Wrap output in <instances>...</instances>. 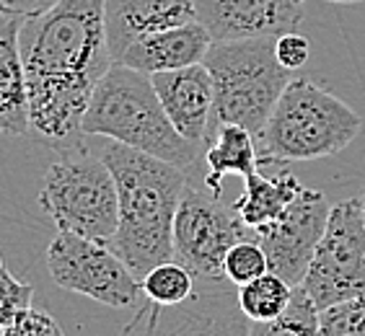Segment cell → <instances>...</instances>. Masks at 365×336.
<instances>
[{"mask_svg":"<svg viewBox=\"0 0 365 336\" xmlns=\"http://www.w3.org/2000/svg\"><path fill=\"white\" fill-rule=\"evenodd\" d=\"M29 93V132L57 153L83 145V117L98 80L114 65L104 0H57L24 16L19 31Z\"/></svg>","mask_w":365,"mask_h":336,"instance_id":"obj_1","label":"cell"},{"mask_svg":"<svg viewBox=\"0 0 365 336\" xmlns=\"http://www.w3.org/2000/svg\"><path fill=\"white\" fill-rule=\"evenodd\" d=\"M98 155L112 168L120 196V223L106 246L143 280L155 264L174 259V217L190 179L182 168L106 137Z\"/></svg>","mask_w":365,"mask_h":336,"instance_id":"obj_2","label":"cell"},{"mask_svg":"<svg viewBox=\"0 0 365 336\" xmlns=\"http://www.w3.org/2000/svg\"><path fill=\"white\" fill-rule=\"evenodd\" d=\"M83 135L135 147L182 168L184 174L195 168L197 158L205 153V147L176 132L158 101L150 75L120 63H114L98 80L91 104L86 109Z\"/></svg>","mask_w":365,"mask_h":336,"instance_id":"obj_3","label":"cell"},{"mask_svg":"<svg viewBox=\"0 0 365 336\" xmlns=\"http://www.w3.org/2000/svg\"><path fill=\"white\" fill-rule=\"evenodd\" d=\"M363 117L309 78H290L267 125L257 137L259 163L322 161L342 153L358 137Z\"/></svg>","mask_w":365,"mask_h":336,"instance_id":"obj_4","label":"cell"},{"mask_svg":"<svg viewBox=\"0 0 365 336\" xmlns=\"http://www.w3.org/2000/svg\"><path fill=\"white\" fill-rule=\"evenodd\" d=\"M277 36H254L233 42H212L205 68L212 75L215 104L210 130L220 125H241L259 137L277 98L290 83V70L274 55Z\"/></svg>","mask_w":365,"mask_h":336,"instance_id":"obj_5","label":"cell"},{"mask_svg":"<svg viewBox=\"0 0 365 336\" xmlns=\"http://www.w3.org/2000/svg\"><path fill=\"white\" fill-rule=\"evenodd\" d=\"M39 210L57 231L109 243L120 223V196L112 168L86 145L57 153L39 189Z\"/></svg>","mask_w":365,"mask_h":336,"instance_id":"obj_6","label":"cell"},{"mask_svg":"<svg viewBox=\"0 0 365 336\" xmlns=\"http://www.w3.org/2000/svg\"><path fill=\"white\" fill-rule=\"evenodd\" d=\"M301 288L317 310L365 295V220L360 196L331 204Z\"/></svg>","mask_w":365,"mask_h":336,"instance_id":"obj_7","label":"cell"},{"mask_svg":"<svg viewBox=\"0 0 365 336\" xmlns=\"http://www.w3.org/2000/svg\"><path fill=\"white\" fill-rule=\"evenodd\" d=\"M249 326L236 285L225 277H197L192 298L179 305H158L143 298L120 336H249Z\"/></svg>","mask_w":365,"mask_h":336,"instance_id":"obj_8","label":"cell"},{"mask_svg":"<svg viewBox=\"0 0 365 336\" xmlns=\"http://www.w3.org/2000/svg\"><path fill=\"white\" fill-rule=\"evenodd\" d=\"M47 272L57 288L91 298L106 308H135L143 300L140 280L101 241L57 231L47 246Z\"/></svg>","mask_w":365,"mask_h":336,"instance_id":"obj_9","label":"cell"},{"mask_svg":"<svg viewBox=\"0 0 365 336\" xmlns=\"http://www.w3.org/2000/svg\"><path fill=\"white\" fill-rule=\"evenodd\" d=\"M252 236L233 204L187 182L174 217V259L195 277H223V259L233 243Z\"/></svg>","mask_w":365,"mask_h":336,"instance_id":"obj_10","label":"cell"},{"mask_svg":"<svg viewBox=\"0 0 365 336\" xmlns=\"http://www.w3.org/2000/svg\"><path fill=\"white\" fill-rule=\"evenodd\" d=\"M329 210V199L324 191L303 187L295 202L277 220L252 231L267 253L269 272L293 288L301 285L324 236Z\"/></svg>","mask_w":365,"mask_h":336,"instance_id":"obj_11","label":"cell"},{"mask_svg":"<svg viewBox=\"0 0 365 336\" xmlns=\"http://www.w3.org/2000/svg\"><path fill=\"white\" fill-rule=\"evenodd\" d=\"M197 21L212 42L280 36L303 21V0H195Z\"/></svg>","mask_w":365,"mask_h":336,"instance_id":"obj_12","label":"cell"},{"mask_svg":"<svg viewBox=\"0 0 365 336\" xmlns=\"http://www.w3.org/2000/svg\"><path fill=\"white\" fill-rule=\"evenodd\" d=\"M150 80L176 132L202 147L210 140L212 104H215L212 75L205 63L190 65L182 70L155 73Z\"/></svg>","mask_w":365,"mask_h":336,"instance_id":"obj_13","label":"cell"},{"mask_svg":"<svg viewBox=\"0 0 365 336\" xmlns=\"http://www.w3.org/2000/svg\"><path fill=\"white\" fill-rule=\"evenodd\" d=\"M197 21L195 0H104V26L112 60L155 31Z\"/></svg>","mask_w":365,"mask_h":336,"instance_id":"obj_14","label":"cell"},{"mask_svg":"<svg viewBox=\"0 0 365 336\" xmlns=\"http://www.w3.org/2000/svg\"><path fill=\"white\" fill-rule=\"evenodd\" d=\"M210 44L212 39L207 28L200 21H192L143 36L122 52L117 63L127 65L133 70L148 73V75L182 70V68L202 63Z\"/></svg>","mask_w":365,"mask_h":336,"instance_id":"obj_15","label":"cell"},{"mask_svg":"<svg viewBox=\"0 0 365 336\" xmlns=\"http://www.w3.org/2000/svg\"><path fill=\"white\" fill-rule=\"evenodd\" d=\"M21 23V14L0 11V135L8 137L29 135L26 70L19 47Z\"/></svg>","mask_w":365,"mask_h":336,"instance_id":"obj_16","label":"cell"},{"mask_svg":"<svg viewBox=\"0 0 365 336\" xmlns=\"http://www.w3.org/2000/svg\"><path fill=\"white\" fill-rule=\"evenodd\" d=\"M301 191L303 184L288 168H280L274 176L259 174V168H257L252 176L244 179V191L233 202V210L249 231H257L262 225L277 220Z\"/></svg>","mask_w":365,"mask_h":336,"instance_id":"obj_17","label":"cell"},{"mask_svg":"<svg viewBox=\"0 0 365 336\" xmlns=\"http://www.w3.org/2000/svg\"><path fill=\"white\" fill-rule=\"evenodd\" d=\"M257 137L241 125H220L212 132V142L205 145V189L210 194L223 191V179L228 174H236L241 179L252 176L259 168V150H257Z\"/></svg>","mask_w":365,"mask_h":336,"instance_id":"obj_18","label":"cell"},{"mask_svg":"<svg viewBox=\"0 0 365 336\" xmlns=\"http://www.w3.org/2000/svg\"><path fill=\"white\" fill-rule=\"evenodd\" d=\"M293 285L277 277L274 272H267L257 277V280L246 282L241 288H236V298H239L241 313L252 323L262 321H274L288 310L290 300H293Z\"/></svg>","mask_w":365,"mask_h":336,"instance_id":"obj_19","label":"cell"},{"mask_svg":"<svg viewBox=\"0 0 365 336\" xmlns=\"http://www.w3.org/2000/svg\"><path fill=\"white\" fill-rule=\"evenodd\" d=\"M195 285L197 277L176 259L155 264L140 280L143 298L150 303H158V305H179V303L190 300L192 293H195Z\"/></svg>","mask_w":365,"mask_h":336,"instance_id":"obj_20","label":"cell"},{"mask_svg":"<svg viewBox=\"0 0 365 336\" xmlns=\"http://www.w3.org/2000/svg\"><path fill=\"white\" fill-rule=\"evenodd\" d=\"M249 336H322L319 331V310L306 295V290L298 285L293 290V300L288 310L274 318L249 326Z\"/></svg>","mask_w":365,"mask_h":336,"instance_id":"obj_21","label":"cell"},{"mask_svg":"<svg viewBox=\"0 0 365 336\" xmlns=\"http://www.w3.org/2000/svg\"><path fill=\"white\" fill-rule=\"evenodd\" d=\"M267 272V253H264V248H262V243L257 241L254 233L241 238L239 243H233L223 259V277L236 288H241V285L257 280V277Z\"/></svg>","mask_w":365,"mask_h":336,"instance_id":"obj_22","label":"cell"},{"mask_svg":"<svg viewBox=\"0 0 365 336\" xmlns=\"http://www.w3.org/2000/svg\"><path fill=\"white\" fill-rule=\"evenodd\" d=\"M322 336H365V295L319 310Z\"/></svg>","mask_w":365,"mask_h":336,"instance_id":"obj_23","label":"cell"},{"mask_svg":"<svg viewBox=\"0 0 365 336\" xmlns=\"http://www.w3.org/2000/svg\"><path fill=\"white\" fill-rule=\"evenodd\" d=\"M34 288L29 282L19 280L8 272L6 266L0 269V329L14 323L26 308H31Z\"/></svg>","mask_w":365,"mask_h":336,"instance_id":"obj_24","label":"cell"},{"mask_svg":"<svg viewBox=\"0 0 365 336\" xmlns=\"http://www.w3.org/2000/svg\"><path fill=\"white\" fill-rule=\"evenodd\" d=\"M3 336H65V331L52 315L31 305L14 323H8Z\"/></svg>","mask_w":365,"mask_h":336,"instance_id":"obj_25","label":"cell"},{"mask_svg":"<svg viewBox=\"0 0 365 336\" xmlns=\"http://www.w3.org/2000/svg\"><path fill=\"white\" fill-rule=\"evenodd\" d=\"M274 55H277L282 68H288L290 73L301 70L311 57V42L298 31H288V34H280L274 39Z\"/></svg>","mask_w":365,"mask_h":336,"instance_id":"obj_26","label":"cell"},{"mask_svg":"<svg viewBox=\"0 0 365 336\" xmlns=\"http://www.w3.org/2000/svg\"><path fill=\"white\" fill-rule=\"evenodd\" d=\"M55 3L57 0H0V6L6 8V11H14V14H21V16L44 14V11L52 8Z\"/></svg>","mask_w":365,"mask_h":336,"instance_id":"obj_27","label":"cell"},{"mask_svg":"<svg viewBox=\"0 0 365 336\" xmlns=\"http://www.w3.org/2000/svg\"><path fill=\"white\" fill-rule=\"evenodd\" d=\"M327 3H360V0H327Z\"/></svg>","mask_w":365,"mask_h":336,"instance_id":"obj_28","label":"cell"},{"mask_svg":"<svg viewBox=\"0 0 365 336\" xmlns=\"http://www.w3.org/2000/svg\"><path fill=\"white\" fill-rule=\"evenodd\" d=\"M360 202H363V220H365V191L360 194Z\"/></svg>","mask_w":365,"mask_h":336,"instance_id":"obj_29","label":"cell"},{"mask_svg":"<svg viewBox=\"0 0 365 336\" xmlns=\"http://www.w3.org/2000/svg\"><path fill=\"white\" fill-rule=\"evenodd\" d=\"M0 269H3V256H0Z\"/></svg>","mask_w":365,"mask_h":336,"instance_id":"obj_30","label":"cell"},{"mask_svg":"<svg viewBox=\"0 0 365 336\" xmlns=\"http://www.w3.org/2000/svg\"><path fill=\"white\" fill-rule=\"evenodd\" d=\"M0 336H3V329H0Z\"/></svg>","mask_w":365,"mask_h":336,"instance_id":"obj_31","label":"cell"},{"mask_svg":"<svg viewBox=\"0 0 365 336\" xmlns=\"http://www.w3.org/2000/svg\"><path fill=\"white\" fill-rule=\"evenodd\" d=\"M0 11H3V6H0Z\"/></svg>","mask_w":365,"mask_h":336,"instance_id":"obj_32","label":"cell"}]
</instances>
